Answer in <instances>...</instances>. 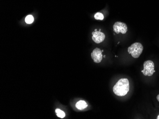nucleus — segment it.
Returning a JSON list of instances; mask_svg holds the SVG:
<instances>
[{"label": "nucleus", "mask_w": 159, "mask_h": 119, "mask_svg": "<svg viewBox=\"0 0 159 119\" xmlns=\"http://www.w3.org/2000/svg\"><path fill=\"white\" fill-rule=\"evenodd\" d=\"M94 18L97 20H103L104 19V16L102 13L97 12L95 14Z\"/></svg>", "instance_id": "10"}, {"label": "nucleus", "mask_w": 159, "mask_h": 119, "mask_svg": "<svg viewBox=\"0 0 159 119\" xmlns=\"http://www.w3.org/2000/svg\"><path fill=\"white\" fill-rule=\"evenodd\" d=\"M33 20H34L33 17L31 15H28L25 19V21L26 22V23H27V24H31L33 22Z\"/></svg>", "instance_id": "9"}, {"label": "nucleus", "mask_w": 159, "mask_h": 119, "mask_svg": "<svg viewBox=\"0 0 159 119\" xmlns=\"http://www.w3.org/2000/svg\"><path fill=\"white\" fill-rule=\"evenodd\" d=\"M92 39L93 41L96 43H100L104 40L105 36L104 34L100 31H95L92 33Z\"/></svg>", "instance_id": "6"}, {"label": "nucleus", "mask_w": 159, "mask_h": 119, "mask_svg": "<svg viewBox=\"0 0 159 119\" xmlns=\"http://www.w3.org/2000/svg\"><path fill=\"white\" fill-rule=\"evenodd\" d=\"M91 57L95 63H100L102 59V50L98 48L95 49L91 54Z\"/></svg>", "instance_id": "5"}, {"label": "nucleus", "mask_w": 159, "mask_h": 119, "mask_svg": "<svg viewBox=\"0 0 159 119\" xmlns=\"http://www.w3.org/2000/svg\"><path fill=\"white\" fill-rule=\"evenodd\" d=\"M56 114H57V116L58 117L61 118H63L65 116V112H63V110H61L60 109H57L55 110Z\"/></svg>", "instance_id": "8"}, {"label": "nucleus", "mask_w": 159, "mask_h": 119, "mask_svg": "<svg viewBox=\"0 0 159 119\" xmlns=\"http://www.w3.org/2000/svg\"><path fill=\"white\" fill-rule=\"evenodd\" d=\"M143 47L142 44L136 42L128 47V52L132 57L135 59L138 58L143 51Z\"/></svg>", "instance_id": "2"}, {"label": "nucleus", "mask_w": 159, "mask_h": 119, "mask_svg": "<svg viewBox=\"0 0 159 119\" xmlns=\"http://www.w3.org/2000/svg\"><path fill=\"white\" fill-rule=\"evenodd\" d=\"M156 119H159V115H158V116H157V117Z\"/></svg>", "instance_id": "12"}, {"label": "nucleus", "mask_w": 159, "mask_h": 119, "mask_svg": "<svg viewBox=\"0 0 159 119\" xmlns=\"http://www.w3.org/2000/svg\"><path fill=\"white\" fill-rule=\"evenodd\" d=\"M157 100L159 102V94L157 96Z\"/></svg>", "instance_id": "11"}, {"label": "nucleus", "mask_w": 159, "mask_h": 119, "mask_svg": "<svg viewBox=\"0 0 159 119\" xmlns=\"http://www.w3.org/2000/svg\"><path fill=\"white\" fill-rule=\"evenodd\" d=\"M76 107L79 110H83L85 109L88 106L87 103L84 101L80 100L76 104Z\"/></svg>", "instance_id": "7"}, {"label": "nucleus", "mask_w": 159, "mask_h": 119, "mask_svg": "<svg viewBox=\"0 0 159 119\" xmlns=\"http://www.w3.org/2000/svg\"><path fill=\"white\" fill-rule=\"evenodd\" d=\"M154 67V63L152 61H146L143 63V70L142 72L145 76H152L155 72Z\"/></svg>", "instance_id": "3"}, {"label": "nucleus", "mask_w": 159, "mask_h": 119, "mask_svg": "<svg viewBox=\"0 0 159 119\" xmlns=\"http://www.w3.org/2000/svg\"><path fill=\"white\" fill-rule=\"evenodd\" d=\"M113 30L117 34L121 33L124 34L127 32V26L125 23L122 22H117L113 26Z\"/></svg>", "instance_id": "4"}, {"label": "nucleus", "mask_w": 159, "mask_h": 119, "mask_svg": "<svg viewBox=\"0 0 159 119\" xmlns=\"http://www.w3.org/2000/svg\"><path fill=\"white\" fill-rule=\"evenodd\" d=\"M130 89L128 79L122 78L120 79L113 86V93L117 96H123L127 94Z\"/></svg>", "instance_id": "1"}]
</instances>
